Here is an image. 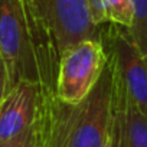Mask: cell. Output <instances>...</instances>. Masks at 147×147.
Here are the masks:
<instances>
[{
	"mask_svg": "<svg viewBox=\"0 0 147 147\" xmlns=\"http://www.w3.org/2000/svg\"><path fill=\"white\" fill-rule=\"evenodd\" d=\"M49 56L58 71L61 55L81 40L98 39L87 0H35Z\"/></svg>",
	"mask_w": 147,
	"mask_h": 147,
	"instance_id": "1",
	"label": "cell"
},
{
	"mask_svg": "<svg viewBox=\"0 0 147 147\" xmlns=\"http://www.w3.org/2000/svg\"><path fill=\"white\" fill-rule=\"evenodd\" d=\"M108 62L107 51L98 39H87L68 48L59 59L55 95L71 105L81 104L98 82Z\"/></svg>",
	"mask_w": 147,
	"mask_h": 147,
	"instance_id": "2",
	"label": "cell"
},
{
	"mask_svg": "<svg viewBox=\"0 0 147 147\" xmlns=\"http://www.w3.org/2000/svg\"><path fill=\"white\" fill-rule=\"evenodd\" d=\"M0 58L6 71V92L22 80L38 82L33 48L18 0H0Z\"/></svg>",
	"mask_w": 147,
	"mask_h": 147,
	"instance_id": "3",
	"label": "cell"
},
{
	"mask_svg": "<svg viewBox=\"0 0 147 147\" xmlns=\"http://www.w3.org/2000/svg\"><path fill=\"white\" fill-rule=\"evenodd\" d=\"M113 66L108 59L88 97L75 107L66 147H107L111 124Z\"/></svg>",
	"mask_w": 147,
	"mask_h": 147,
	"instance_id": "4",
	"label": "cell"
},
{
	"mask_svg": "<svg viewBox=\"0 0 147 147\" xmlns=\"http://www.w3.org/2000/svg\"><path fill=\"white\" fill-rule=\"evenodd\" d=\"M98 38L128 94L147 117V53L137 48L128 29L113 23L100 26Z\"/></svg>",
	"mask_w": 147,
	"mask_h": 147,
	"instance_id": "5",
	"label": "cell"
},
{
	"mask_svg": "<svg viewBox=\"0 0 147 147\" xmlns=\"http://www.w3.org/2000/svg\"><path fill=\"white\" fill-rule=\"evenodd\" d=\"M111 66L113 101L107 147H147V117L128 94L113 63Z\"/></svg>",
	"mask_w": 147,
	"mask_h": 147,
	"instance_id": "6",
	"label": "cell"
},
{
	"mask_svg": "<svg viewBox=\"0 0 147 147\" xmlns=\"http://www.w3.org/2000/svg\"><path fill=\"white\" fill-rule=\"evenodd\" d=\"M40 97V87L30 80L19 81L6 92L0 104V144L23 133L33 123Z\"/></svg>",
	"mask_w": 147,
	"mask_h": 147,
	"instance_id": "7",
	"label": "cell"
},
{
	"mask_svg": "<svg viewBox=\"0 0 147 147\" xmlns=\"http://www.w3.org/2000/svg\"><path fill=\"white\" fill-rule=\"evenodd\" d=\"M134 7V22L128 29L137 48L147 53V0H131Z\"/></svg>",
	"mask_w": 147,
	"mask_h": 147,
	"instance_id": "8",
	"label": "cell"
},
{
	"mask_svg": "<svg viewBox=\"0 0 147 147\" xmlns=\"http://www.w3.org/2000/svg\"><path fill=\"white\" fill-rule=\"evenodd\" d=\"M108 23L130 29L134 22V7L131 0H104Z\"/></svg>",
	"mask_w": 147,
	"mask_h": 147,
	"instance_id": "9",
	"label": "cell"
},
{
	"mask_svg": "<svg viewBox=\"0 0 147 147\" xmlns=\"http://www.w3.org/2000/svg\"><path fill=\"white\" fill-rule=\"evenodd\" d=\"M87 9H88L90 20L94 26L100 28L108 23V16H107L104 0H87Z\"/></svg>",
	"mask_w": 147,
	"mask_h": 147,
	"instance_id": "10",
	"label": "cell"
},
{
	"mask_svg": "<svg viewBox=\"0 0 147 147\" xmlns=\"http://www.w3.org/2000/svg\"><path fill=\"white\" fill-rule=\"evenodd\" d=\"M5 95H6V71H5L3 61L0 58V104H2Z\"/></svg>",
	"mask_w": 147,
	"mask_h": 147,
	"instance_id": "11",
	"label": "cell"
}]
</instances>
